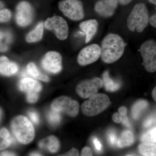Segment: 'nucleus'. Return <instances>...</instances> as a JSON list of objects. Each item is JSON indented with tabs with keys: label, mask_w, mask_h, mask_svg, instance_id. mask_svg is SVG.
Segmentation results:
<instances>
[{
	"label": "nucleus",
	"mask_w": 156,
	"mask_h": 156,
	"mask_svg": "<svg viewBox=\"0 0 156 156\" xmlns=\"http://www.w3.org/2000/svg\"><path fill=\"white\" fill-rule=\"evenodd\" d=\"M126 44L119 35L109 34L102 40L101 57L104 62L110 64L121 58L125 51Z\"/></svg>",
	"instance_id": "1"
},
{
	"label": "nucleus",
	"mask_w": 156,
	"mask_h": 156,
	"mask_svg": "<svg viewBox=\"0 0 156 156\" xmlns=\"http://www.w3.org/2000/svg\"><path fill=\"white\" fill-rule=\"evenodd\" d=\"M11 128L14 136L20 143L28 144L34 139V126L24 116H18L14 118L11 122Z\"/></svg>",
	"instance_id": "2"
},
{
	"label": "nucleus",
	"mask_w": 156,
	"mask_h": 156,
	"mask_svg": "<svg viewBox=\"0 0 156 156\" xmlns=\"http://www.w3.org/2000/svg\"><path fill=\"white\" fill-rule=\"evenodd\" d=\"M148 11L143 3L136 4L128 17L127 20L128 29L141 33L147 27L149 21Z\"/></svg>",
	"instance_id": "3"
},
{
	"label": "nucleus",
	"mask_w": 156,
	"mask_h": 156,
	"mask_svg": "<svg viewBox=\"0 0 156 156\" xmlns=\"http://www.w3.org/2000/svg\"><path fill=\"white\" fill-rule=\"evenodd\" d=\"M110 104V101L107 95L101 93L96 94L83 104L82 111L89 116L96 115L106 109Z\"/></svg>",
	"instance_id": "4"
},
{
	"label": "nucleus",
	"mask_w": 156,
	"mask_h": 156,
	"mask_svg": "<svg viewBox=\"0 0 156 156\" xmlns=\"http://www.w3.org/2000/svg\"><path fill=\"white\" fill-rule=\"evenodd\" d=\"M140 52L145 69L150 73L156 71V41H146L140 46Z\"/></svg>",
	"instance_id": "5"
},
{
	"label": "nucleus",
	"mask_w": 156,
	"mask_h": 156,
	"mask_svg": "<svg viewBox=\"0 0 156 156\" xmlns=\"http://www.w3.org/2000/svg\"><path fill=\"white\" fill-rule=\"evenodd\" d=\"M58 7L69 19L77 21L83 18V7L80 0H63L59 2Z\"/></svg>",
	"instance_id": "6"
},
{
	"label": "nucleus",
	"mask_w": 156,
	"mask_h": 156,
	"mask_svg": "<svg viewBox=\"0 0 156 156\" xmlns=\"http://www.w3.org/2000/svg\"><path fill=\"white\" fill-rule=\"evenodd\" d=\"M51 109L55 111L66 113L71 117H74L79 112V104L70 98L63 96L55 99L51 105Z\"/></svg>",
	"instance_id": "7"
},
{
	"label": "nucleus",
	"mask_w": 156,
	"mask_h": 156,
	"mask_svg": "<svg viewBox=\"0 0 156 156\" xmlns=\"http://www.w3.org/2000/svg\"><path fill=\"white\" fill-rule=\"evenodd\" d=\"M45 27L48 30L52 31L56 37L60 40L67 37L69 27L67 22L62 17L54 16L48 18L44 23Z\"/></svg>",
	"instance_id": "8"
},
{
	"label": "nucleus",
	"mask_w": 156,
	"mask_h": 156,
	"mask_svg": "<svg viewBox=\"0 0 156 156\" xmlns=\"http://www.w3.org/2000/svg\"><path fill=\"white\" fill-rule=\"evenodd\" d=\"M103 86V81L99 78L83 81L77 86L76 92L78 95L84 98H89L95 95L98 90Z\"/></svg>",
	"instance_id": "9"
},
{
	"label": "nucleus",
	"mask_w": 156,
	"mask_h": 156,
	"mask_svg": "<svg viewBox=\"0 0 156 156\" xmlns=\"http://www.w3.org/2000/svg\"><path fill=\"white\" fill-rule=\"evenodd\" d=\"M101 55V47L93 44L85 47L81 50L77 57L78 63L81 66L90 64L97 61Z\"/></svg>",
	"instance_id": "10"
},
{
	"label": "nucleus",
	"mask_w": 156,
	"mask_h": 156,
	"mask_svg": "<svg viewBox=\"0 0 156 156\" xmlns=\"http://www.w3.org/2000/svg\"><path fill=\"white\" fill-rule=\"evenodd\" d=\"M42 65L48 72L57 73L62 69V57L60 54L55 51H50L45 54L42 59Z\"/></svg>",
	"instance_id": "11"
},
{
	"label": "nucleus",
	"mask_w": 156,
	"mask_h": 156,
	"mask_svg": "<svg viewBox=\"0 0 156 156\" xmlns=\"http://www.w3.org/2000/svg\"><path fill=\"white\" fill-rule=\"evenodd\" d=\"M33 10L27 2L20 3L16 8V20L17 24L25 27L30 23L33 19Z\"/></svg>",
	"instance_id": "12"
},
{
	"label": "nucleus",
	"mask_w": 156,
	"mask_h": 156,
	"mask_svg": "<svg viewBox=\"0 0 156 156\" xmlns=\"http://www.w3.org/2000/svg\"><path fill=\"white\" fill-rule=\"evenodd\" d=\"M119 2V0H99L95 4V10L102 17H110L114 14Z\"/></svg>",
	"instance_id": "13"
},
{
	"label": "nucleus",
	"mask_w": 156,
	"mask_h": 156,
	"mask_svg": "<svg viewBox=\"0 0 156 156\" xmlns=\"http://www.w3.org/2000/svg\"><path fill=\"white\" fill-rule=\"evenodd\" d=\"M19 88L21 91L30 93H39L41 90L42 86L38 81L30 78H25L20 80Z\"/></svg>",
	"instance_id": "14"
},
{
	"label": "nucleus",
	"mask_w": 156,
	"mask_h": 156,
	"mask_svg": "<svg viewBox=\"0 0 156 156\" xmlns=\"http://www.w3.org/2000/svg\"><path fill=\"white\" fill-rule=\"evenodd\" d=\"M81 29L86 35V43H89L95 35L98 27V23L95 19L89 20L81 23Z\"/></svg>",
	"instance_id": "15"
},
{
	"label": "nucleus",
	"mask_w": 156,
	"mask_h": 156,
	"mask_svg": "<svg viewBox=\"0 0 156 156\" xmlns=\"http://www.w3.org/2000/svg\"><path fill=\"white\" fill-rule=\"evenodd\" d=\"M18 67L16 63L10 61L9 58L5 56L0 58V71L4 76L13 75L18 71Z\"/></svg>",
	"instance_id": "16"
},
{
	"label": "nucleus",
	"mask_w": 156,
	"mask_h": 156,
	"mask_svg": "<svg viewBox=\"0 0 156 156\" xmlns=\"http://www.w3.org/2000/svg\"><path fill=\"white\" fill-rule=\"evenodd\" d=\"M39 147L47 150L52 153H56L59 149L60 144L58 139L54 136H48L39 143Z\"/></svg>",
	"instance_id": "17"
},
{
	"label": "nucleus",
	"mask_w": 156,
	"mask_h": 156,
	"mask_svg": "<svg viewBox=\"0 0 156 156\" xmlns=\"http://www.w3.org/2000/svg\"><path fill=\"white\" fill-rule=\"evenodd\" d=\"M103 86L106 90L113 92L119 90L121 87V83L118 81L113 80L109 75L108 71L105 72L102 75Z\"/></svg>",
	"instance_id": "18"
},
{
	"label": "nucleus",
	"mask_w": 156,
	"mask_h": 156,
	"mask_svg": "<svg viewBox=\"0 0 156 156\" xmlns=\"http://www.w3.org/2000/svg\"><path fill=\"white\" fill-rule=\"evenodd\" d=\"M134 142V136L130 130H125L122 132L119 138L118 139L117 146L124 148L130 146Z\"/></svg>",
	"instance_id": "19"
},
{
	"label": "nucleus",
	"mask_w": 156,
	"mask_h": 156,
	"mask_svg": "<svg viewBox=\"0 0 156 156\" xmlns=\"http://www.w3.org/2000/svg\"><path fill=\"white\" fill-rule=\"evenodd\" d=\"M148 103L145 100H139L133 105L131 109V115L133 119H138L143 112L147 108Z\"/></svg>",
	"instance_id": "20"
},
{
	"label": "nucleus",
	"mask_w": 156,
	"mask_h": 156,
	"mask_svg": "<svg viewBox=\"0 0 156 156\" xmlns=\"http://www.w3.org/2000/svg\"><path fill=\"white\" fill-rule=\"evenodd\" d=\"M44 30V23L41 22L38 23L33 30L27 35L26 40L29 43H34L40 41L42 39Z\"/></svg>",
	"instance_id": "21"
},
{
	"label": "nucleus",
	"mask_w": 156,
	"mask_h": 156,
	"mask_svg": "<svg viewBox=\"0 0 156 156\" xmlns=\"http://www.w3.org/2000/svg\"><path fill=\"white\" fill-rule=\"evenodd\" d=\"M27 72L29 75L37 80L45 82H48L50 80V79L48 76L42 74L40 71L37 66L33 62H30L27 65Z\"/></svg>",
	"instance_id": "22"
},
{
	"label": "nucleus",
	"mask_w": 156,
	"mask_h": 156,
	"mask_svg": "<svg viewBox=\"0 0 156 156\" xmlns=\"http://www.w3.org/2000/svg\"><path fill=\"white\" fill-rule=\"evenodd\" d=\"M139 151L144 156H156V145L144 143L139 145Z\"/></svg>",
	"instance_id": "23"
},
{
	"label": "nucleus",
	"mask_w": 156,
	"mask_h": 156,
	"mask_svg": "<svg viewBox=\"0 0 156 156\" xmlns=\"http://www.w3.org/2000/svg\"><path fill=\"white\" fill-rule=\"evenodd\" d=\"M47 119L50 125L53 126H57L61 122L60 113L52 110L48 113Z\"/></svg>",
	"instance_id": "24"
},
{
	"label": "nucleus",
	"mask_w": 156,
	"mask_h": 156,
	"mask_svg": "<svg viewBox=\"0 0 156 156\" xmlns=\"http://www.w3.org/2000/svg\"><path fill=\"white\" fill-rule=\"evenodd\" d=\"M141 141L147 143H156V127L144 133L141 137Z\"/></svg>",
	"instance_id": "25"
},
{
	"label": "nucleus",
	"mask_w": 156,
	"mask_h": 156,
	"mask_svg": "<svg viewBox=\"0 0 156 156\" xmlns=\"http://www.w3.org/2000/svg\"><path fill=\"white\" fill-rule=\"evenodd\" d=\"M107 139L111 146L117 145L118 139L116 132L113 130H110L107 133Z\"/></svg>",
	"instance_id": "26"
},
{
	"label": "nucleus",
	"mask_w": 156,
	"mask_h": 156,
	"mask_svg": "<svg viewBox=\"0 0 156 156\" xmlns=\"http://www.w3.org/2000/svg\"><path fill=\"white\" fill-rule=\"evenodd\" d=\"M11 17V11L7 9H3L0 11L1 22H8Z\"/></svg>",
	"instance_id": "27"
},
{
	"label": "nucleus",
	"mask_w": 156,
	"mask_h": 156,
	"mask_svg": "<svg viewBox=\"0 0 156 156\" xmlns=\"http://www.w3.org/2000/svg\"><path fill=\"white\" fill-rule=\"evenodd\" d=\"M15 142L14 138L11 136L8 138L2 139L1 142V150H3L9 147L10 146L13 144Z\"/></svg>",
	"instance_id": "28"
},
{
	"label": "nucleus",
	"mask_w": 156,
	"mask_h": 156,
	"mask_svg": "<svg viewBox=\"0 0 156 156\" xmlns=\"http://www.w3.org/2000/svg\"><path fill=\"white\" fill-rule=\"evenodd\" d=\"M28 116L33 122L38 124L40 122V118L37 113L34 111H30L28 112Z\"/></svg>",
	"instance_id": "29"
},
{
	"label": "nucleus",
	"mask_w": 156,
	"mask_h": 156,
	"mask_svg": "<svg viewBox=\"0 0 156 156\" xmlns=\"http://www.w3.org/2000/svg\"><path fill=\"white\" fill-rule=\"evenodd\" d=\"M27 100L30 103L36 102L38 99L39 93H30L27 94Z\"/></svg>",
	"instance_id": "30"
},
{
	"label": "nucleus",
	"mask_w": 156,
	"mask_h": 156,
	"mask_svg": "<svg viewBox=\"0 0 156 156\" xmlns=\"http://www.w3.org/2000/svg\"><path fill=\"white\" fill-rule=\"evenodd\" d=\"M92 140L95 151L98 153L101 152L102 150V146L100 141L95 137H93Z\"/></svg>",
	"instance_id": "31"
},
{
	"label": "nucleus",
	"mask_w": 156,
	"mask_h": 156,
	"mask_svg": "<svg viewBox=\"0 0 156 156\" xmlns=\"http://www.w3.org/2000/svg\"><path fill=\"white\" fill-rule=\"evenodd\" d=\"M58 156H79V154L76 149L73 148L66 154L60 155Z\"/></svg>",
	"instance_id": "32"
},
{
	"label": "nucleus",
	"mask_w": 156,
	"mask_h": 156,
	"mask_svg": "<svg viewBox=\"0 0 156 156\" xmlns=\"http://www.w3.org/2000/svg\"><path fill=\"white\" fill-rule=\"evenodd\" d=\"M123 116L119 113H115L113 115L112 119L115 122L119 123L121 122L123 120Z\"/></svg>",
	"instance_id": "33"
},
{
	"label": "nucleus",
	"mask_w": 156,
	"mask_h": 156,
	"mask_svg": "<svg viewBox=\"0 0 156 156\" xmlns=\"http://www.w3.org/2000/svg\"><path fill=\"white\" fill-rule=\"evenodd\" d=\"M81 156H92L91 149L88 147H85L82 151Z\"/></svg>",
	"instance_id": "34"
},
{
	"label": "nucleus",
	"mask_w": 156,
	"mask_h": 156,
	"mask_svg": "<svg viewBox=\"0 0 156 156\" xmlns=\"http://www.w3.org/2000/svg\"><path fill=\"white\" fill-rule=\"evenodd\" d=\"M10 135L9 131L7 129L5 128H3L1 130V137L2 139H6L9 138Z\"/></svg>",
	"instance_id": "35"
},
{
	"label": "nucleus",
	"mask_w": 156,
	"mask_h": 156,
	"mask_svg": "<svg viewBox=\"0 0 156 156\" xmlns=\"http://www.w3.org/2000/svg\"><path fill=\"white\" fill-rule=\"evenodd\" d=\"M153 122V118H149L145 120L144 124V127L147 128V127L150 126L152 124Z\"/></svg>",
	"instance_id": "36"
},
{
	"label": "nucleus",
	"mask_w": 156,
	"mask_h": 156,
	"mask_svg": "<svg viewBox=\"0 0 156 156\" xmlns=\"http://www.w3.org/2000/svg\"><path fill=\"white\" fill-rule=\"evenodd\" d=\"M119 113L122 116H126L127 113V109L126 107L122 106L119 109Z\"/></svg>",
	"instance_id": "37"
},
{
	"label": "nucleus",
	"mask_w": 156,
	"mask_h": 156,
	"mask_svg": "<svg viewBox=\"0 0 156 156\" xmlns=\"http://www.w3.org/2000/svg\"><path fill=\"white\" fill-rule=\"evenodd\" d=\"M149 22L153 27H156V14H154L150 18Z\"/></svg>",
	"instance_id": "38"
},
{
	"label": "nucleus",
	"mask_w": 156,
	"mask_h": 156,
	"mask_svg": "<svg viewBox=\"0 0 156 156\" xmlns=\"http://www.w3.org/2000/svg\"><path fill=\"white\" fill-rule=\"evenodd\" d=\"M122 123L124 126H126L127 127H130V122H129V120L127 117H125L123 118L122 121Z\"/></svg>",
	"instance_id": "39"
},
{
	"label": "nucleus",
	"mask_w": 156,
	"mask_h": 156,
	"mask_svg": "<svg viewBox=\"0 0 156 156\" xmlns=\"http://www.w3.org/2000/svg\"><path fill=\"white\" fill-rule=\"evenodd\" d=\"M1 156H16V155L11 152L5 151L1 153Z\"/></svg>",
	"instance_id": "40"
},
{
	"label": "nucleus",
	"mask_w": 156,
	"mask_h": 156,
	"mask_svg": "<svg viewBox=\"0 0 156 156\" xmlns=\"http://www.w3.org/2000/svg\"><path fill=\"white\" fill-rule=\"evenodd\" d=\"M132 1V0H119V3H120L121 5H128Z\"/></svg>",
	"instance_id": "41"
},
{
	"label": "nucleus",
	"mask_w": 156,
	"mask_h": 156,
	"mask_svg": "<svg viewBox=\"0 0 156 156\" xmlns=\"http://www.w3.org/2000/svg\"><path fill=\"white\" fill-rule=\"evenodd\" d=\"M152 96L155 101H156V87L153 90L152 92Z\"/></svg>",
	"instance_id": "42"
},
{
	"label": "nucleus",
	"mask_w": 156,
	"mask_h": 156,
	"mask_svg": "<svg viewBox=\"0 0 156 156\" xmlns=\"http://www.w3.org/2000/svg\"><path fill=\"white\" fill-rule=\"evenodd\" d=\"M30 156H42L39 153L37 152H33L31 153L29 155Z\"/></svg>",
	"instance_id": "43"
},
{
	"label": "nucleus",
	"mask_w": 156,
	"mask_h": 156,
	"mask_svg": "<svg viewBox=\"0 0 156 156\" xmlns=\"http://www.w3.org/2000/svg\"><path fill=\"white\" fill-rule=\"evenodd\" d=\"M149 2L155 5L156 7V0H148Z\"/></svg>",
	"instance_id": "44"
},
{
	"label": "nucleus",
	"mask_w": 156,
	"mask_h": 156,
	"mask_svg": "<svg viewBox=\"0 0 156 156\" xmlns=\"http://www.w3.org/2000/svg\"><path fill=\"white\" fill-rule=\"evenodd\" d=\"M3 3L2 2H1V7H3Z\"/></svg>",
	"instance_id": "45"
},
{
	"label": "nucleus",
	"mask_w": 156,
	"mask_h": 156,
	"mask_svg": "<svg viewBox=\"0 0 156 156\" xmlns=\"http://www.w3.org/2000/svg\"><path fill=\"white\" fill-rule=\"evenodd\" d=\"M132 156V155H128V156Z\"/></svg>",
	"instance_id": "46"
}]
</instances>
